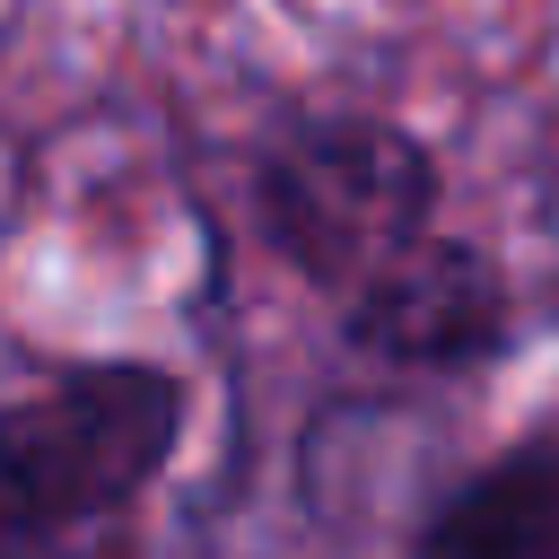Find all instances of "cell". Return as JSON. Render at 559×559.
I'll list each match as a JSON object with an SVG mask.
<instances>
[{"label": "cell", "mask_w": 559, "mask_h": 559, "mask_svg": "<svg viewBox=\"0 0 559 559\" xmlns=\"http://www.w3.org/2000/svg\"><path fill=\"white\" fill-rule=\"evenodd\" d=\"M192 437L166 358H61L0 393V559H131V524Z\"/></svg>", "instance_id": "cell-1"}, {"label": "cell", "mask_w": 559, "mask_h": 559, "mask_svg": "<svg viewBox=\"0 0 559 559\" xmlns=\"http://www.w3.org/2000/svg\"><path fill=\"white\" fill-rule=\"evenodd\" d=\"M253 236L262 253L306 280L314 297H349L376 262H393L411 236L437 227L445 210V157L367 105H323L280 122L253 148V183H245Z\"/></svg>", "instance_id": "cell-2"}, {"label": "cell", "mask_w": 559, "mask_h": 559, "mask_svg": "<svg viewBox=\"0 0 559 559\" xmlns=\"http://www.w3.org/2000/svg\"><path fill=\"white\" fill-rule=\"evenodd\" d=\"M341 341L384 376H480L515 349V288L489 245L428 227L341 297Z\"/></svg>", "instance_id": "cell-3"}, {"label": "cell", "mask_w": 559, "mask_h": 559, "mask_svg": "<svg viewBox=\"0 0 559 559\" xmlns=\"http://www.w3.org/2000/svg\"><path fill=\"white\" fill-rule=\"evenodd\" d=\"M411 559H559V411L454 472L411 524Z\"/></svg>", "instance_id": "cell-4"}]
</instances>
